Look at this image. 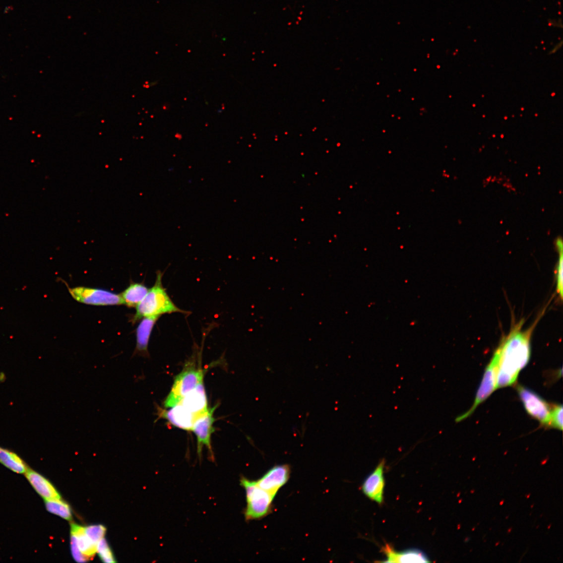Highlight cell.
Returning a JSON list of instances; mask_svg holds the SVG:
<instances>
[{
    "instance_id": "obj_1",
    "label": "cell",
    "mask_w": 563,
    "mask_h": 563,
    "mask_svg": "<svg viewBox=\"0 0 563 563\" xmlns=\"http://www.w3.org/2000/svg\"><path fill=\"white\" fill-rule=\"evenodd\" d=\"M541 317L526 330L523 329L524 321L521 320L501 340L496 351L499 357L497 388L514 384L520 372L529 363L531 337Z\"/></svg>"
},
{
    "instance_id": "obj_2",
    "label": "cell",
    "mask_w": 563,
    "mask_h": 563,
    "mask_svg": "<svg viewBox=\"0 0 563 563\" xmlns=\"http://www.w3.org/2000/svg\"><path fill=\"white\" fill-rule=\"evenodd\" d=\"M162 273L158 271L154 285L149 289L145 298L136 307V312L132 318L134 323L144 317L158 316L167 313H188L181 310L173 302L162 285Z\"/></svg>"
},
{
    "instance_id": "obj_3",
    "label": "cell",
    "mask_w": 563,
    "mask_h": 563,
    "mask_svg": "<svg viewBox=\"0 0 563 563\" xmlns=\"http://www.w3.org/2000/svg\"><path fill=\"white\" fill-rule=\"evenodd\" d=\"M205 371L197 367L196 363L191 361L183 368L176 377L171 390L167 397L163 406L169 408L179 404L183 397L203 381Z\"/></svg>"
},
{
    "instance_id": "obj_4",
    "label": "cell",
    "mask_w": 563,
    "mask_h": 563,
    "mask_svg": "<svg viewBox=\"0 0 563 563\" xmlns=\"http://www.w3.org/2000/svg\"><path fill=\"white\" fill-rule=\"evenodd\" d=\"M241 484L247 496L246 519L248 521L259 519L267 516L270 513L275 495L261 488L257 482L244 477L241 479Z\"/></svg>"
},
{
    "instance_id": "obj_5",
    "label": "cell",
    "mask_w": 563,
    "mask_h": 563,
    "mask_svg": "<svg viewBox=\"0 0 563 563\" xmlns=\"http://www.w3.org/2000/svg\"><path fill=\"white\" fill-rule=\"evenodd\" d=\"M68 288L72 298L80 303L95 306L124 305L120 295L107 290L84 286Z\"/></svg>"
},
{
    "instance_id": "obj_6",
    "label": "cell",
    "mask_w": 563,
    "mask_h": 563,
    "mask_svg": "<svg viewBox=\"0 0 563 563\" xmlns=\"http://www.w3.org/2000/svg\"><path fill=\"white\" fill-rule=\"evenodd\" d=\"M499 366V357L497 353L494 354L492 360L488 365L483 380L477 391L473 406L464 414L457 417L455 420L459 423L468 418L476 410L477 407L487 399L497 389V379Z\"/></svg>"
},
{
    "instance_id": "obj_7",
    "label": "cell",
    "mask_w": 563,
    "mask_h": 563,
    "mask_svg": "<svg viewBox=\"0 0 563 563\" xmlns=\"http://www.w3.org/2000/svg\"><path fill=\"white\" fill-rule=\"evenodd\" d=\"M518 393L527 412L543 425L549 426L551 410L549 405L534 392L519 386Z\"/></svg>"
},
{
    "instance_id": "obj_8",
    "label": "cell",
    "mask_w": 563,
    "mask_h": 563,
    "mask_svg": "<svg viewBox=\"0 0 563 563\" xmlns=\"http://www.w3.org/2000/svg\"><path fill=\"white\" fill-rule=\"evenodd\" d=\"M217 407L216 406L210 408L206 415L197 419L191 430L197 438V454L200 459H201L203 446H206L208 449L210 458L212 461L214 459L211 445V436L215 431L213 424L216 420L213 414Z\"/></svg>"
},
{
    "instance_id": "obj_9",
    "label": "cell",
    "mask_w": 563,
    "mask_h": 563,
    "mask_svg": "<svg viewBox=\"0 0 563 563\" xmlns=\"http://www.w3.org/2000/svg\"><path fill=\"white\" fill-rule=\"evenodd\" d=\"M169 408V410L158 408V418L165 419L172 426L185 431H191L194 424L200 418L188 411L180 403Z\"/></svg>"
},
{
    "instance_id": "obj_10",
    "label": "cell",
    "mask_w": 563,
    "mask_h": 563,
    "mask_svg": "<svg viewBox=\"0 0 563 563\" xmlns=\"http://www.w3.org/2000/svg\"><path fill=\"white\" fill-rule=\"evenodd\" d=\"M385 460L382 459L374 472L365 480L362 486L364 494L370 499L381 504L383 501L385 481Z\"/></svg>"
},
{
    "instance_id": "obj_11",
    "label": "cell",
    "mask_w": 563,
    "mask_h": 563,
    "mask_svg": "<svg viewBox=\"0 0 563 563\" xmlns=\"http://www.w3.org/2000/svg\"><path fill=\"white\" fill-rule=\"evenodd\" d=\"M291 473L288 465L275 466L257 481L262 489L276 496L279 490L288 482Z\"/></svg>"
},
{
    "instance_id": "obj_12",
    "label": "cell",
    "mask_w": 563,
    "mask_h": 563,
    "mask_svg": "<svg viewBox=\"0 0 563 563\" xmlns=\"http://www.w3.org/2000/svg\"><path fill=\"white\" fill-rule=\"evenodd\" d=\"M188 411L201 417L210 411L203 381L183 397L179 403Z\"/></svg>"
},
{
    "instance_id": "obj_13",
    "label": "cell",
    "mask_w": 563,
    "mask_h": 563,
    "mask_svg": "<svg viewBox=\"0 0 563 563\" xmlns=\"http://www.w3.org/2000/svg\"><path fill=\"white\" fill-rule=\"evenodd\" d=\"M160 316L144 317L139 323L136 330V346L133 356L149 357L148 344L151 332Z\"/></svg>"
},
{
    "instance_id": "obj_14",
    "label": "cell",
    "mask_w": 563,
    "mask_h": 563,
    "mask_svg": "<svg viewBox=\"0 0 563 563\" xmlns=\"http://www.w3.org/2000/svg\"><path fill=\"white\" fill-rule=\"evenodd\" d=\"M382 551L385 555V563H428L427 556L422 551L410 549L397 552L392 547L386 544Z\"/></svg>"
},
{
    "instance_id": "obj_15",
    "label": "cell",
    "mask_w": 563,
    "mask_h": 563,
    "mask_svg": "<svg viewBox=\"0 0 563 563\" xmlns=\"http://www.w3.org/2000/svg\"><path fill=\"white\" fill-rule=\"evenodd\" d=\"M26 477L36 492L45 500L61 499L58 491L48 480L35 471L28 469Z\"/></svg>"
},
{
    "instance_id": "obj_16",
    "label": "cell",
    "mask_w": 563,
    "mask_h": 563,
    "mask_svg": "<svg viewBox=\"0 0 563 563\" xmlns=\"http://www.w3.org/2000/svg\"><path fill=\"white\" fill-rule=\"evenodd\" d=\"M71 533L74 536L77 545L83 554L88 559L97 554V545L92 542L86 534L85 527L72 524L71 525Z\"/></svg>"
},
{
    "instance_id": "obj_17",
    "label": "cell",
    "mask_w": 563,
    "mask_h": 563,
    "mask_svg": "<svg viewBox=\"0 0 563 563\" xmlns=\"http://www.w3.org/2000/svg\"><path fill=\"white\" fill-rule=\"evenodd\" d=\"M149 289L144 284L132 283L121 294V298L125 305L130 308L136 307L145 298Z\"/></svg>"
},
{
    "instance_id": "obj_18",
    "label": "cell",
    "mask_w": 563,
    "mask_h": 563,
    "mask_svg": "<svg viewBox=\"0 0 563 563\" xmlns=\"http://www.w3.org/2000/svg\"><path fill=\"white\" fill-rule=\"evenodd\" d=\"M0 463L17 474H24L28 469L21 458L11 450L1 447H0Z\"/></svg>"
},
{
    "instance_id": "obj_19",
    "label": "cell",
    "mask_w": 563,
    "mask_h": 563,
    "mask_svg": "<svg viewBox=\"0 0 563 563\" xmlns=\"http://www.w3.org/2000/svg\"><path fill=\"white\" fill-rule=\"evenodd\" d=\"M45 500L46 509L49 512L67 520H70L72 518L70 506L64 501L61 500V499Z\"/></svg>"
},
{
    "instance_id": "obj_20",
    "label": "cell",
    "mask_w": 563,
    "mask_h": 563,
    "mask_svg": "<svg viewBox=\"0 0 563 563\" xmlns=\"http://www.w3.org/2000/svg\"><path fill=\"white\" fill-rule=\"evenodd\" d=\"M97 553L101 560L105 563H116L112 552L105 538H102L97 545Z\"/></svg>"
},
{
    "instance_id": "obj_21",
    "label": "cell",
    "mask_w": 563,
    "mask_h": 563,
    "mask_svg": "<svg viewBox=\"0 0 563 563\" xmlns=\"http://www.w3.org/2000/svg\"><path fill=\"white\" fill-rule=\"evenodd\" d=\"M557 248L559 251V259L556 269L557 290L561 300L563 298V245L561 240L557 242Z\"/></svg>"
},
{
    "instance_id": "obj_22",
    "label": "cell",
    "mask_w": 563,
    "mask_h": 563,
    "mask_svg": "<svg viewBox=\"0 0 563 563\" xmlns=\"http://www.w3.org/2000/svg\"><path fill=\"white\" fill-rule=\"evenodd\" d=\"M86 534L90 540L97 545V544L102 538H104L106 528L103 525H91L85 527Z\"/></svg>"
},
{
    "instance_id": "obj_23",
    "label": "cell",
    "mask_w": 563,
    "mask_h": 563,
    "mask_svg": "<svg viewBox=\"0 0 563 563\" xmlns=\"http://www.w3.org/2000/svg\"><path fill=\"white\" fill-rule=\"evenodd\" d=\"M550 426L562 431L563 429V406H556L551 410Z\"/></svg>"
},
{
    "instance_id": "obj_24",
    "label": "cell",
    "mask_w": 563,
    "mask_h": 563,
    "mask_svg": "<svg viewBox=\"0 0 563 563\" xmlns=\"http://www.w3.org/2000/svg\"><path fill=\"white\" fill-rule=\"evenodd\" d=\"M70 545L71 554H72L73 557L77 562L84 563L88 561V559L82 554L81 552L79 549L76 544L75 538L72 534H71Z\"/></svg>"
},
{
    "instance_id": "obj_25",
    "label": "cell",
    "mask_w": 563,
    "mask_h": 563,
    "mask_svg": "<svg viewBox=\"0 0 563 563\" xmlns=\"http://www.w3.org/2000/svg\"><path fill=\"white\" fill-rule=\"evenodd\" d=\"M562 45V42H561V43H559V44H557V45H556V46H555V47L554 48V49H552V50H551V54H554V53H556L557 52V51H558V50H559V49H560V48H561V47Z\"/></svg>"
},
{
    "instance_id": "obj_26",
    "label": "cell",
    "mask_w": 563,
    "mask_h": 563,
    "mask_svg": "<svg viewBox=\"0 0 563 563\" xmlns=\"http://www.w3.org/2000/svg\"><path fill=\"white\" fill-rule=\"evenodd\" d=\"M504 500H501V501H500V505H503V504H504Z\"/></svg>"
},
{
    "instance_id": "obj_27",
    "label": "cell",
    "mask_w": 563,
    "mask_h": 563,
    "mask_svg": "<svg viewBox=\"0 0 563 563\" xmlns=\"http://www.w3.org/2000/svg\"><path fill=\"white\" fill-rule=\"evenodd\" d=\"M547 460H545V461L542 462L541 464L542 465H545L546 463H547Z\"/></svg>"
},
{
    "instance_id": "obj_28",
    "label": "cell",
    "mask_w": 563,
    "mask_h": 563,
    "mask_svg": "<svg viewBox=\"0 0 563 563\" xmlns=\"http://www.w3.org/2000/svg\"><path fill=\"white\" fill-rule=\"evenodd\" d=\"M474 492H475V490L471 491V494H474Z\"/></svg>"
},
{
    "instance_id": "obj_29",
    "label": "cell",
    "mask_w": 563,
    "mask_h": 563,
    "mask_svg": "<svg viewBox=\"0 0 563 563\" xmlns=\"http://www.w3.org/2000/svg\"><path fill=\"white\" fill-rule=\"evenodd\" d=\"M469 538H467L465 540V542H467V541L468 542L469 541Z\"/></svg>"
},
{
    "instance_id": "obj_30",
    "label": "cell",
    "mask_w": 563,
    "mask_h": 563,
    "mask_svg": "<svg viewBox=\"0 0 563 563\" xmlns=\"http://www.w3.org/2000/svg\"><path fill=\"white\" fill-rule=\"evenodd\" d=\"M530 495H528L526 496V498L527 499H529L530 498Z\"/></svg>"
},
{
    "instance_id": "obj_31",
    "label": "cell",
    "mask_w": 563,
    "mask_h": 563,
    "mask_svg": "<svg viewBox=\"0 0 563 563\" xmlns=\"http://www.w3.org/2000/svg\"><path fill=\"white\" fill-rule=\"evenodd\" d=\"M511 528L509 529L508 530V532H509H509L511 531Z\"/></svg>"
},
{
    "instance_id": "obj_32",
    "label": "cell",
    "mask_w": 563,
    "mask_h": 563,
    "mask_svg": "<svg viewBox=\"0 0 563 563\" xmlns=\"http://www.w3.org/2000/svg\"><path fill=\"white\" fill-rule=\"evenodd\" d=\"M499 544H500V542H498V543H497V544H496V546H498L499 545Z\"/></svg>"
},
{
    "instance_id": "obj_33",
    "label": "cell",
    "mask_w": 563,
    "mask_h": 563,
    "mask_svg": "<svg viewBox=\"0 0 563 563\" xmlns=\"http://www.w3.org/2000/svg\"><path fill=\"white\" fill-rule=\"evenodd\" d=\"M551 527V525H550V526H549V527H548V529H550V528Z\"/></svg>"
},
{
    "instance_id": "obj_34",
    "label": "cell",
    "mask_w": 563,
    "mask_h": 563,
    "mask_svg": "<svg viewBox=\"0 0 563 563\" xmlns=\"http://www.w3.org/2000/svg\"><path fill=\"white\" fill-rule=\"evenodd\" d=\"M475 528H473V529H472V531H474V530H475Z\"/></svg>"
}]
</instances>
